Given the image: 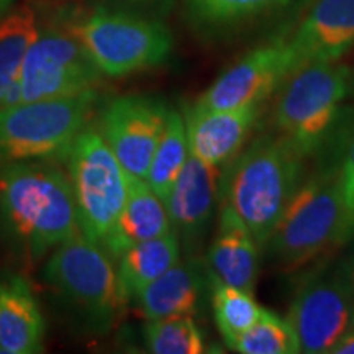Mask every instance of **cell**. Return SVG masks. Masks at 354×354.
Instances as JSON below:
<instances>
[{"mask_svg":"<svg viewBox=\"0 0 354 354\" xmlns=\"http://www.w3.org/2000/svg\"><path fill=\"white\" fill-rule=\"evenodd\" d=\"M81 233L69 177L55 159L0 166V241L35 264Z\"/></svg>","mask_w":354,"mask_h":354,"instance_id":"1","label":"cell"},{"mask_svg":"<svg viewBox=\"0 0 354 354\" xmlns=\"http://www.w3.org/2000/svg\"><path fill=\"white\" fill-rule=\"evenodd\" d=\"M307 158L279 133L254 140L221 171L220 202L241 216L263 250L305 177Z\"/></svg>","mask_w":354,"mask_h":354,"instance_id":"2","label":"cell"},{"mask_svg":"<svg viewBox=\"0 0 354 354\" xmlns=\"http://www.w3.org/2000/svg\"><path fill=\"white\" fill-rule=\"evenodd\" d=\"M354 236L338 166L305 174L266 241L264 250L284 271H300Z\"/></svg>","mask_w":354,"mask_h":354,"instance_id":"3","label":"cell"},{"mask_svg":"<svg viewBox=\"0 0 354 354\" xmlns=\"http://www.w3.org/2000/svg\"><path fill=\"white\" fill-rule=\"evenodd\" d=\"M351 88V69L339 61L299 66L276 92L272 109L276 133L305 158H313L333 133Z\"/></svg>","mask_w":354,"mask_h":354,"instance_id":"4","label":"cell"},{"mask_svg":"<svg viewBox=\"0 0 354 354\" xmlns=\"http://www.w3.org/2000/svg\"><path fill=\"white\" fill-rule=\"evenodd\" d=\"M43 279L92 333H107L128 302L115 259L82 233L53 251Z\"/></svg>","mask_w":354,"mask_h":354,"instance_id":"5","label":"cell"},{"mask_svg":"<svg viewBox=\"0 0 354 354\" xmlns=\"http://www.w3.org/2000/svg\"><path fill=\"white\" fill-rule=\"evenodd\" d=\"M68 28L104 76L123 77L165 64L174 38L162 20L94 6L82 17L71 19Z\"/></svg>","mask_w":354,"mask_h":354,"instance_id":"6","label":"cell"},{"mask_svg":"<svg viewBox=\"0 0 354 354\" xmlns=\"http://www.w3.org/2000/svg\"><path fill=\"white\" fill-rule=\"evenodd\" d=\"M97 88L73 97L20 102L0 109V166L37 159L61 161L88 125Z\"/></svg>","mask_w":354,"mask_h":354,"instance_id":"7","label":"cell"},{"mask_svg":"<svg viewBox=\"0 0 354 354\" xmlns=\"http://www.w3.org/2000/svg\"><path fill=\"white\" fill-rule=\"evenodd\" d=\"M64 159L79 230L102 245L127 203L128 172L99 130L88 125L76 136Z\"/></svg>","mask_w":354,"mask_h":354,"instance_id":"8","label":"cell"},{"mask_svg":"<svg viewBox=\"0 0 354 354\" xmlns=\"http://www.w3.org/2000/svg\"><path fill=\"white\" fill-rule=\"evenodd\" d=\"M287 322L302 353H333L354 330V286L348 263L305 274L290 300Z\"/></svg>","mask_w":354,"mask_h":354,"instance_id":"9","label":"cell"},{"mask_svg":"<svg viewBox=\"0 0 354 354\" xmlns=\"http://www.w3.org/2000/svg\"><path fill=\"white\" fill-rule=\"evenodd\" d=\"M102 73L68 25H48L26 53L20 74L21 102L73 97L97 88Z\"/></svg>","mask_w":354,"mask_h":354,"instance_id":"10","label":"cell"},{"mask_svg":"<svg viewBox=\"0 0 354 354\" xmlns=\"http://www.w3.org/2000/svg\"><path fill=\"white\" fill-rule=\"evenodd\" d=\"M171 107L159 97L128 94L105 104L99 133L128 174L146 180Z\"/></svg>","mask_w":354,"mask_h":354,"instance_id":"11","label":"cell"},{"mask_svg":"<svg viewBox=\"0 0 354 354\" xmlns=\"http://www.w3.org/2000/svg\"><path fill=\"white\" fill-rule=\"evenodd\" d=\"M295 68L294 53L287 41L258 46L221 73L194 102V107L203 110L261 107L276 94Z\"/></svg>","mask_w":354,"mask_h":354,"instance_id":"12","label":"cell"},{"mask_svg":"<svg viewBox=\"0 0 354 354\" xmlns=\"http://www.w3.org/2000/svg\"><path fill=\"white\" fill-rule=\"evenodd\" d=\"M223 167L210 166L189 151V158L166 198L171 227L180 246L194 256L209 233L221 194Z\"/></svg>","mask_w":354,"mask_h":354,"instance_id":"13","label":"cell"},{"mask_svg":"<svg viewBox=\"0 0 354 354\" xmlns=\"http://www.w3.org/2000/svg\"><path fill=\"white\" fill-rule=\"evenodd\" d=\"M287 43L297 68L339 61L354 48V0H315Z\"/></svg>","mask_w":354,"mask_h":354,"instance_id":"14","label":"cell"},{"mask_svg":"<svg viewBox=\"0 0 354 354\" xmlns=\"http://www.w3.org/2000/svg\"><path fill=\"white\" fill-rule=\"evenodd\" d=\"M261 107L203 110L185 109L189 151L210 166H227L245 148L258 123Z\"/></svg>","mask_w":354,"mask_h":354,"instance_id":"15","label":"cell"},{"mask_svg":"<svg viewBox=\"0 0 354 354\" xmlns=\"http://www.w3.org/2000/svg\"><path fill=\"white\" fill-rule=\"evenodd\" d=\"M201 261L189 258L172 266L136 295L135 302L146 322L172 317H196L210 292V272Z\"/></svg>","mask_w":354,"mask_h":354,"instance_id":"16","label":"cell"},{"mask_svg":"<svg viewBox=\"0 0 354 354\" xmlns=\"http://www.w3.org/2000/svg\"><path fill=\"white\" fill-rule=\"evenodd\" d=\"M220 203L218 223L209 248V269L225 284L253 292L259 276L261 246L241 216L227 203Z\"/></svg>","mask_w":354,"mask_h":354,"instance_id":"17","label":"cell"},{"mask_svg":"<svg viewBox=\"0 0 354 354\" xmlns=\"http://www.w3.org/2000/svg\"><path fill=\"white\" fill-rule=\"evenodd\" d=\"M46 325L32 286L19 274L0 279V354L44 351Z\"/></svg>","mask_w":354,"mask_h":354,"instance_id":"18","label":"cell"},{"mask_svg":"<svg viewBox=\"0 0 354 354\" xmlns=\"http://www.w3.org/2000/svg\"><path fill=\"white\" fill-rule=\"evenodd\" d=\"M169 232L172 227L166 202L145 179L128 174L127 203L100 246L117 261L131 246Z\"/></svg>","mask_w":354,"mask_h":354,"instance_id":"19","label":"cell"},{"mask_svg":"<svg viewBox=\"0 0 354 354\" xmlns=\"http://www.w3.org/2000/svg\"><path fill=\"white\" fill-rule=\"evenodd\" d=\"M39 28L30 7L12 8L0 19V109L20 104V74Z\"/></svg>","mask_w":354,"mask_h":354,"instance_id":"20","label":"cell"},{"mask_svg":"<svg viewBox=\"0 0 354 354\" xmlns=\"http://www.w3.org/2000/svg\"><path fill=\"white\" fill-rule=\"evenodd\" d=\"M179 238L174 230L127 250L115 263L118 281L127 300L135 299L146 286L156 281L180 261Z\"/></svg>","mask_w":354,"mask_h":354,"instance_id":"21","label":"cell"},{"mask_svg":"<svg viewBox=\"0 0 354 354\" xmlns=\"http://www.w3.org/2000/svg\"><path fill=\"white\" fill-rule=\"evenodd\" d=\"M187 158L189 143L184 115L171 109L165 131H162L156 151L153 154L151 166L146 176V183L162 201H166L171 189L174 187Z\"/></svg>","mask_w":354,"mask_h":354,"instance_id":"22","label":"cell"},{"mask_svg":"<svg viewBox=\"0 0 354 354\" xmlns=\"http://www.w3.org/2000/svg\"><path fill=\"white\" fill-rule=\"evenodd\" d=\"M212 312L227 346L236 336L245 333L264 313V307L256 302L253 292L221 282L210 272Z\"/></svg>","mask_w":354,"mask_h":354,"instance_id":"23","label":"cell"},{"mask_svg":"<svg viewBox=\"0 0 354 354\" xmlns=\"http://www.w3.org/2000/svg\"><path fill=\"white\" fill-rule=\"evenodd\" d=\"M241 354H297L302 353L297 335L287 318L266 308L258 322L228 344Z\"/></svg>","mask_w":354,"mask_h":354,"instance_id":"24","label":"cell"},{"mask_svg":"<svg viewBox=\"0 0 354 354\" xmlns=\"http://www.w3.org/2000/svg\"><path fill=\"white\" fill-rule=\"evenodd\" d=\"M290 0H185L190 20L203 28H225L284 7Z\"/></svg>","mask_w":354,"mask_h":354,"instance_id":"25","label":"cell"},{"mask_svg":"<svg viewBox=\"0 0 354 354\" xmlns=\"http://www.w3.org/2000/svg\"><path fill=\"white\" fill-rule=\"evenodd\" d=\"M146 349L153 354L205 353L203 333L194 317H172L149 320L145 326Z\"/></svg>","mask_w":354,"mask_h":354,"instance_id":"26","label":"cell"},{"mask_svg":"<svg viewBox=\"0 0 354 354\" xmlns=\"http://www.w3.org/2000/svg\"><path fill=\"white\" fill-rule=\"evenodd\" d=\"M177 0H92V6L115 8L148 17V19L165 20L172 12Z\"/></svg>","mask_w":354,"mask_h":354,"instance_id":"27","label":"cell"},{"mask_svg":"<svg viewBox=\"0 0 354 354\" xmlns=\"http://www.w3.org/2000/svg\"><path fill=\"white\" fill-rule=\"evenodd\" d=\"M338 176L339 184H342L344 205H346L348 215L354 227V131L348 141L346 149H344L342 162L338 166Z\"/></svg>","mask_w":354,"mask_h":354,"instance_id":"28","label":"cell"},{"mask_svg":"<svg viewBox=\"0 0 354 354\" xmlns=\"http://www.w3.org/2000/svg\"><path fill=\"white\" fill-rule=\"evenodd\" d=\"M331 354H354V330L333 349Z\"/></svg>","mask_w":354,"mask_h":354,"instance_id":"29","label":"cell"},{"mask_svg":"<svg viewBox=\"0 0 354 354\" xmlns=\"http://www.w3.org/2000/svg\"><path fill=\"white\" fill-rule=\"evenodd\" d=\"M13 3H15V0H0V19L12 10Z\"/></svg>","mask_w":354,"mask_h":354,"instance_id":"30","label":"cell"},{"mask_svg":"<svg viewBox=\"0 0 354 354\" xmlns=\"http://www.w3.org/2000/svg\"><path fill=\"white\" fill-rule=\"evenodd\" d=\"M348 266H349V274H351V281H353V286H354V259Z\"/></svg>","mask_w":354,"mask_h":354,"instance_id":"31","label":"cell"}]
</instances>
